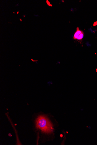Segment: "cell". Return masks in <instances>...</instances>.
<instances>
[{
    "instance_id": "obj_4",
    "label": "cell",
    "mask_w": 97,
    "mask_h": 145,
    "mask_svg": "<svg viewBox=\"0 0 97 145\" xmlns=\"http://www.w3.org/2000/svg\"><path fill=\"white\" fill-rule=\"evenodd\" d=\"M61 136V137H63V135H61V136Z\"/></svg>"
},
{
    "instance_id": "obj_2",
    "label": "cell",
    "mask_w": 97,
    "mask_h": 145,
    "mask_svg": "<svg viewBox=\"0 0 97 145\" xmlns=\"http://www.w3.org/2000/svg\"><path fill=\"white\" fill-rule=\"evenodd\" d=\"M83 32L82 31L80 30L79 28L77 27V31L75 34L74 36V39H77L79 37V35L81 34Z\"/></svg>"
},
{
    "instance_id": "obj_1",
    "label": "cell",
    "mask_w": 97,
    "mask_h": 145,
    "mask_svg": "<svg viewBox=\"0 0 97 145\" xmlns=\"http://www.w3.org/2000/svg\"><path fill=\"white\" fill-rule=\"evenodd\" d=\"M35 123L36 129L41 130L42 133L48 134L53 131L52 124L46 116H39L36 118Z\"/></svg>"
},
{
    "instance_id": "obj_3",
    "label": "cell",
    "mask_w": 97,
    "mask_h": 145,
    "mask_svg": "<svg viewBox=\"0 0 97 145\" xmlns=\"http://www.w3.org/2000/svg\"><path fill=\"white\" fill-rule=\"evenodd\" d=\"M84 37V33L82 32L81 34L79 37L77 39V40H80Z\"/></svg>"
}]
</instances>
